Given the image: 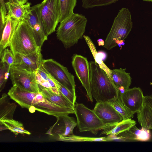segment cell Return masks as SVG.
<instances>
[{
    "instance_id": "obj_2",
    "label": "cell",
    "mask_w": 152,
    "mask_h": 152,
    "mask_svg": "<svg viewBox=\"0 0 152 152\" xmlns=\"http://www.w3.org/2000/svg\"><path fill=\"white\" fill-rule=\"evenodd\" d=\"M89 65L91 93L96 102L118 97V89L106 72L95 61H90Z\"/></svg>"
},
{
    "instance_id": "obj_27",
    "label": "cell",
    "mask_w": 152,
    "mask_h": 152,
    "mask_svg": "<svg viewBox=\"0 0 152 152\" xmlns=\"http://www.w3.org/2000/svg\"><path fill=\"white\" fill-rule=\"evenodd\" d=\"M59 141L68 142H106L108 141L107 137H94L78 136L72 135L67 137L58 136Z\"/></svg>"
},
{
    "instance_id": "obj_32",
    "label": "cell",
    "mask_w": 152,
    "mask_h": 152,
    "mask_svg": "<svg viewBox=\"0 0 152 152\" xmlns=\"http://www.w3.org/2000/svg\"><path fill=\"white\" fill-rule=\"evenodd\" d=\"M0 56L1 61L6 63L10 66L15 64V56L10 50L5 48Z\"/></svg>"
},
{
    "instance_id": "obj_3",
    "label": "cell",
    "mask_w": 152,
    "mask_h": 152,
    "mask_svg": "<svg viewBox=\"0 0 152 152\" xmlns=\"http://www.w3.org/2000/svg\"><path fill=\"white\" fill-rule=\"evenodd\" d=\"M87 22L85 16L73 13L61 22L56 31V37L66 48L77 44L83 37Z\"/></svg>"
},
{
    "instance_id": "obj_31",
    "label": "cell",
    "mask_w": 152,
    "mask_h": 152,
    "mask_svg": "<svg viewBox=\"0 0 152 152\" xmlns=\"http://www.w3.org/2000/svg\"><path fill=\"white\" fill-rule=\"evenodd\" d=\"M56 87L61 92L71 103L75 105L76 96L57 81L55 80Z\"/></svg>"
},
{
    "instance_id": "obj_29",
    "label": "cell",
    "mask_w": 152,
    "mask_h": 152,
    "mask_svg": "<svg viewBox=\"0 0 152 152\" xmlns=\"http://www.w3.org/2000/svg\"><path fill=\"white\" fill-rule=\"evenodd\" d=\"M0 91L4 88L10 74V66L6 63L0 61Z\"/></svg>"
},
{
    "instance_id": "obj_18",
    "label": "cell",
    "mask_w": 152,
    "mask_h": 152,
    "mask_svg": "<svg viewBox=\"0 0 152 152\" xmlns=\"http://www.w3.org/2000/svg\"><path fill=\"white\" fill-rule=\"evenodd\" d=\"M31 4L28 2L23 4L7 1L6 4L7 11V16L19 22L24 20L30 10Z\"/></svg>"
},
{
    "instance_id": "obj_7",
    "label": "cell",
    "mask_w": 152,
    "mask_h": 152,
    "mask_svg": "<svg viewBox=\"0 0 152 152\" xmlns=\"http://www.w3.org/2000/svg\"><path fill=\"white\" fill-rule=\"evenodd\" d=\"M39 16L48 35L55 30L60 22L61 11L59 0H44L38 4Z\"/></svg>"
},
{
    "instance_id": "obj_22",
    "label": "cell",
    "mask_w": 152,
    "mask_h": 152,
    "mask_svg": "<svg viewBox=\"0 0 152 152\" xmlns=\"http://www.w3.org/2000/svg\"><path fill=\"white\" fill-rule=\"evenodd\" d=\"M8 94L3 93L0 99V121L13 119L17 105L9 102Z\"/></svg>"
},
{
    "instance_id": "obj_20",
    "label": "cell",
    "mask_w": 152,
    "mask_h": 152,
    "mask_svg": "<svg viewBox=\"0 0 152 152\" xmlns=\"http://www.w3.org/2000/svg\"><path fill=\"white\" fill-rule=\"evenodd\" d=\"M136 124V121L130 118L119 122L105 125L101 134L117 135L129 130Z\"/></svg>"
},
{
    "instance_id": "obj_1",
    "label": "cell",
    "mask_w": 152,
    "mask_h": 152,
    "mask_svg": "<svg viewBox=\"0 0 152 152\" xmlns=\"http://www.w3.org/2000/svg\"><path fill=\"white\" fill-rule=\"evenodd\" d=\"M7 94L21 107L28 109L31 113L37 110L55 117L74 114V109L62 107L52 103L40 92H31L17 86L13 85Z\"/></svg>"
},
{
    "instance_id": "obj_13",
    "label": "cell",
    "mask_w": 152,
    "mask_h": 152,
    "mask_svg": "<svg viewBox=\"0 0 152 152\" xmlns=\"http://www.w3.org/2000/svg\"><path fill=\"white\" fill-rule=\"evenodd\" d=\"M119 96L124 105L134 115L143 105L144 96L139 87L129 88Z\"/></svg>"
},
{
    "instance_id": "obj_19",
    "label": "cell",
    "mask_w": 152,
    "mask_h": 152,
    "mask_svg": "<svg viewBox=\"0 0 152 152\" xmlns=\"http://www.w3.org/2000/svg\"><path fill=\"white\" fill-rule=\"evenodd\" d=\"M38 85L40 92L50 102L62 107L74 108L75 105L60 91V94H57L50 89Z\"/></svg>"
},
{
    "instance_id": "obj_12",
    "label": "cell",
    "mask_w": 152,
    "mask_h": 152,
    "mask_svg": "<svg viewBox=\"0 0 152 152\" xmlns=\"http://www.w3.org/2000/svg\"><path fill=\"white\" fill-rule=\"evenodd\" d=\"M56 122L47 131L46 134L54 136L61 135L67 137L73 135L74 128L77 125L75 118L68 115H64L56 117Z\"/></svg>"
},
{
    "instance_id": "obj_5",
    "label": "cell",
    "mask_w": 152,
    "mask_h": 152,
    "mask_svg": "<svg viewBox=\"0 0 152 152\" xmlns=\"http://www.w3.org/2000/svg\"><path fill=\"white\" fill-rule=\"evenodd\" d=\"M9 47L14 55L16 53L28 54L41 49L37 45L25 20L19 22Z\"/></svg>"
},
{
    "instance_id": "obj_36",
    "label": "cell",
    "mask_w": 152,
    "mask_h": 152,
    "mask_svg": "<svg viewBox=\"0 0 152 152\" xmlns=\"http://www.w3.org/2000/svg\"><path fill=\"white\" fill-rule=\"evenodd\" d=\"M118 89L119 90V94H122L126 91L124 88L123 86L119 87L118 88Z\"/></svg>"
},
{
    "instance_id": "obj_37",
    "label": "cell",
    "mask_w": 152,
    "mask_h": 152,
    "mask_svg": "<svg viewBox=\"0 0 152 152\" xmlns=\"http://www.w3.org/2000/svg\"><path fill=\"white\" fill-rule=\"evenodd\" d=\"M97 42L99 46H103L104 44V42L102 39H98L97 40Z\"/></svg>"
},
{
    "instance_id": "obj_10",
    "label": "cell",
    "mask_w": 152,
    "mask_h": 152,
    "mask_svg": "<svg viewBox=\"0 0 152 152\" xmlns=\"http://www.w3.org/2000/svg\"><path fill=\"white\" fill-rule=\"evenodd\" d=\"M24 20L30 28L37 45L41 48L44 42L47 40L48 35L39 16L38 4L31 7Z\"/></svg>"
},
{
    "instance_id": "obj_23",
    "label": "cell",
    "mask_w": 152,
    "mask_h": 152,
    "mask_svg": "<svg viewBox=\"0 0 152 152\" xmlns=\"http://www.w3.org/2000/svg\"><path fill=\"white\" fill-rule=\"evenodd\" d=\"M83 37L90 50L95 61L101 69L106 72L109 77L112 80L111 75V69H110L104 63L101 56L96 51L95 46L90 38L86 35H83Z\"/></svg>"
},
{
    "instance_id": "obj_4",
    "label": "cell",
    "mask_w": 152,
    "mask_h": 152,
    "mask_svg": "<svg viewBox=\"0 0 152 152\" xmlns=\"http://www.w3.org/2000/svg\"><path fill=\"white\" fill-rule=\"evenodd\" d=\"M132 26L130 12L127 8H122L114 19L103 46L110 50L122 44L130 32Z\"/></svg>"
},
{
    "instance_id": "obj_16",
    "label": "cell",
    "mask_w": 152,
    "mask_h": 152,
    "mask_svg": "<svg viewBox=\"0 0 152 152\" xmlns=\"http://www.w3.org/2000/svg\"><path fill=\"white\" fill-rule=\"evenodd\" d=\"M137 113L142 128L152 129V95L144 96L143 105Z\"/></svg>"
},
{
    "instance_id": "obj_8",
    "label": "cell",
    "mask_w": 152,
    "mask_h": 152,
    "mask_svg": "<svg viewBox=\"0 0 152 152\" xmlns=\"http://www.w3.org/2000/svg\"><path fill=\"white\" fill-rule=\"evenodd\" d=\"M41 66L55 80L76 94L74 76L66 67L52 59H43Z\"/></svg>"
},
{
    "instance_id": "obj_14",
    "label": "cell",
    "mask_w": 152,
    "mask_h": 152,
    "mask_svg": "<svg viewBox=\"0 0 152 152\" xmlns=\"http://www.w3.org/2000/svg\"><path fill=\"white\" fill-rule=\"evenodd\" d=\"M14 65L26 70L36 72L41 66L42 61L41 49L28 54L16 53L14 55Z\"/></svg>"
},
{
    "instance_id": "obj_28",
    "label": "cell",
    "mask_w": 152,
    "mask_h": 152,
    "mask_svg": "<svg viewBox=\"0 0 152 152\" xmlns=\"http://www.w3.org/2000/svg\"><path fill=\"white\" fill-rule=\"evenodd\" d=\"M119 0H82V6L86 9L106 6L115 3Z\"/></svg>"
},
{
    "instance_id": "obj_11",
    "label": "cell",
    "mask_w": 152,
    "mask_h": 152,
    "mask_svg": "<svg viewBox=\"0 0 152 152\" xmlns=\"http://www.w3.org/2000/svg\"><path fill=\"white\" fill-rule=\"evenodd\" d=\"M72 59V66L76 75L86 91L88 100L93 102L90 86L89 63L87 58L81 55L74 54Z\"/></svg>"
},
{
    "instance_id": "obj_21",
    "label": "cell",
    "mask_w": 152,
    "mask_h": 152,
    "mask_svg": "<svg viewBox=\"0 0 152 152\" xmlns=\"http://www.w3.org/2000/svg\"><path fill=\"white\" fill-rule=\"evenodd\" d=\"M126 69H115L111 70V77L116 87L123 86L126 90L128 89L132 83L129 73L126 72Z\"/></svg>"
},
{
    "instance_id": "obj_33",
    "label": "cell",
    "mask_w": 152,
    "mask_h": 152,
    "mask_svg": "<svg viewBox=\"0 0 152 152\" xmlns=\"http://www.w3.org/2000/svg\"><path fill=\"white\" fill-rule=\"evenodd\" d=\"M5 0H0V28L1 31L5 24L7 15V11Z\"/></svg>"
},
{
    "instance_id": "obj_24",
    "label": "cell",
    "mask_w": 152,
    "mask_h": 152,
    "mask_svg": "<svg viewBox=\"0 0 152 152\" xmlns=\"http://www.w3.org/2000/svg\"><path fill=\"white\" fill-rule=\"evenodd\" d=\"M115 110L122 117L123 120L133 117L134 114L131 113L125 106L120 97H114L107 101Z\"/></svg>"
},
{
    "instance_id": "obj_6",
    "label": "cell",
    "mask_w": 152,
    "mask_h": 152,
    "mask_svg": "<svg viewBox=\"0 0 152 152\" xmlns=\"http://www.w3.org/2000/svg\"><path fill=\"white\" fill-rule=\"evenodd\" d=\"M74 109L80 132H90L96 134L98 131L103 129L104 125L93 110L82 103L76 102Z\"/></svg>"
},
{
    "instance_id": "obj_35",
    "label": "cell",
    "mask_w": 152,
    "mask_h": 152,
    "mask_svg": "<svg viewBox=\"0 0 152 152\" xmlns=\"http://www.w3.org/2000/svg\"><path fill=\"white\" fill-rule=\"evenodd\" d=\"M28 0H8V1L11 3H19L25 4L27 2Z\"/></svg>"
},
{
    "instance_id": "obj_38",
    "label": "cell",
    "mask_w": 152,
    "mask_h": 152,
    "mask_svg": "<svg viewBox=\"0 0 152 152\" xmlns=\"http://www.w3.org/2000/svg\"><path fill=\"white\" fill-rule=\"evenodd\" d=\"M6 129H8L3 124H0V131H1Z\"/></svg>"
},
{
    "instance_id": "obj_15",
    "label": "cell",
    "mask_w": 152,
    "mask_h": 152,
    "mask_svg": "<svg viewBox=\"0 0 152 152\" xmlns=\"http://www.w3.org/2000/svg\"><path fill=\"white\" fill-rule=\"evenodd\" d=\"M93 110L104 125L123 120L121 115L107 101L96 102Z\"/></svg>"
},
{
    "instance_id": "obj_26",
    "label": "cell",
    "mask_w": 152,
    "mask_h": 152,
    "mask_svg": "<svg viewBox=\"0 0 152 152\" xmlns=\"http://www.w3.org/2000/svg\"><path fill=\"white\" fill-rule=\"evenodd\" d=\"M0 124L4 125L7 129L16 135L18 134L30 135V132L25 129L21 122L12 119L0 121Z\"/></svg>"
},
{
    "instance_id": "obj_30",
    "label": "cell",
    "mask_w": 152,
    "mask_h": 152,
    "mask_svg": "<svg viewBox=\"0 0 152 152\" xmlns=\"http://www.w3.org/2000/svg\"><path fill=\"white\" fill-rule=\"evenodd\" d=\"M37 71L45 80L50 84L54 93L59 94L60 92L56 87L55 79L45 70L41 66Z\"/></svg>"
},
{
    "instance_id": "obj_34",
    "label": "cell",
    "mask_w": 152,
    "mask_h": 152,
    "mask_svg": "<svg viewBox=\"0 0 152 152\" xmlns=\"http://www.w3.org/2000/svg\"><path fill=\"white\" fill-rule=\"evenodd\" d=\"M36 79L38 85L45 88L50 89L53 91V88L50 84L45 80L37 71L36 72Z\"/></svg>"
},
{
    "instance_id": "obj_9",
    "label": "cell",
    "mask_w": 152,
    "mask_h": 152,
    "mask_svg": "<svg viewBox=\"0 0 152 152\" xmlns=\"http://www.w3.org/2000/svg\"><path fill=\"white\" fill-rule=\"evenodd\" d=\"M36 72L23 69L15 65H12L10 75L12 85L30 92H40L36 79Z\"/></svg>"
},
{
    "instance_id": "obj_39",
    "label": "cell",
    "mask_w": 152,
    "mask_h": 152,
    "mask_svg": "<svg viewBox=\"0 0 152 152\" xmlns=\"http://www.w3.org/2000/svg\"><path fill=\"white\" fill-rule=\"evenodd\" d=\"M144 1H151L152 2V0H143Z\"/></svg>"
},
{
    "instance_id": "obj_17",
    "label": "cell",
    "mask_w": 152,
    "mask_h": 152,
    "mask_svg": "<svg viewBox=\"0 0 152 152\" xmlns=\"http://www.w3.org/2000/svg\"><path fill=\"white\" fill-rule=\"evenodd\" d=\"M19 21L8 16L2 31L0 42V55L7 47L9 46L11 39Z\"/></svg>"
},
{
    "instance_id": "obj_25",
    "label": "cell",
    "mask_w": 152,
    "mask_h": 152,
    "mask_svg": "<svg viewBox=\"0 0 152 152\" xmlns=\"http://www.w3.org/2000/svg\"><path fill=\"white\" fill-rule=\"evenodd\" d=\"M77 0H59L61 11L60 22L69 17L73 13Z\"/></svg>"
}]
</instances>
